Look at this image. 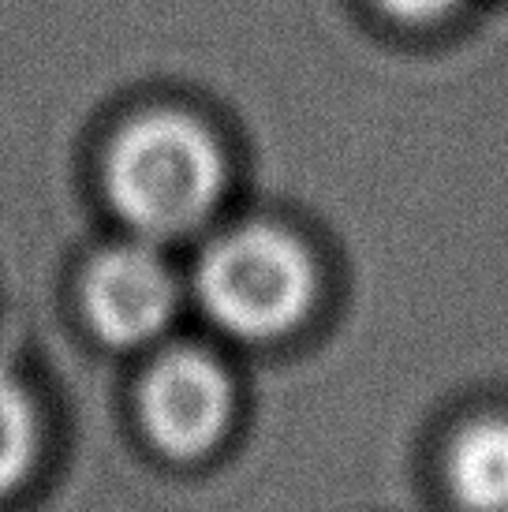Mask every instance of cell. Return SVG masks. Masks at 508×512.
Masks as SVG:
<instances>
[{"mask_svg":"<svg viewBox=\"0 0 508 512\" xmlns=\"http://www.w3.org/2000/svg\"><path fill=\"white\" fill-rule=\"evenodd\" d=\"M105 184L120 221L139 240H176L217 206L225 161L210 131L191 116L150 113L116 135Z\"/></svg>","mask_w":508,"mask_h":512,"instance_id":"1","label":"cell"},{"mask_svg":"<svg viewBox=\"0 0 508 512\" xmlns=\"http://www.w3.org/2000/svg\"><path fill=\"white\" fill-rule=\"evenodd\" d=\"M314 262L303 243L269 225L228 232L202 255L195 292L202 311L240 341H273L314 303Z\"/></svg>","mask_w":508,"mask_h":512,"instance_id":"2","label":"cell"},{"mask_svg":"<svg viewBox=\"0 0 508 512\" xmlns=\"http://www.w3.org/2000/svg\"><path fill=\"white\" fill-rule=\"evenodd\" d=\"M232 419V385L217 359L176 348L157 359L142 382V423L161 453L202 456Z\"/></svg>","mask_w":508,"mask_h":512,"instance_id":"3","label":"cell"},{"mask_svg":"<svg viewBox=\"0 0 508 512\" xmlns=\"http://www.w3.org/2000/svg\"><path fill=\"white\" fill-rule=\"evenodd\" d=\"M176 273L150 243H127L94 258L86 273V322L105 344H150L176 314Z\"/></svg>","mask_w":508,"mask_h":512,"instance_id":"4","label":"cell"},{"mask_svg":"<svg viewBox=\"0 0 508 512\" xmlns=\"http://www.w3.org/2000/svg\"><path fill=\"white\" fill-rule=\"evenodd\" d=\"M445 479L464 512H508V419H479L460 430Z\"/></svg>","mask_w":508,"mask_h":512,"instance_id":"5","label":"cell"},{"mask_svg":"<svg viewBox=\"0 0 508 512\" xmlns=\"http://www.w3.org/2000/svg\"><path fill=\"white\" fill-rule=\"evenodd\" d=\"M34 441H38L34 404L23 382L0 363V498H8L27 479Z\"/></svg>","mask_w":508,"mask_h":512,"instance_id":"6","label":"cell"},{"mask_svg":"<svg viewBox=\"0 0 508 512\" xmlns=\"http://www.w3.org/2000/svg\"><path fill=\"white\" fill-rule=\"evenodd\" d=\"M381 12L400 19V23H430L449 12L456 0H374Z\"/></svg>","mask_w":508,"mask_h":512,"instance_id":"7","label":"cell"}]
</instances>
